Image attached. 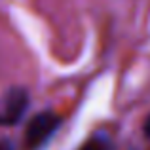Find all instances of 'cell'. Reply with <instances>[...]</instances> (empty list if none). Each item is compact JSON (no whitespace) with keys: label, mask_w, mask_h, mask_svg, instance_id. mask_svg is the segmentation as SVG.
Instances as JSON below:
<instances>
[{"label":"cell","mask_w":150,"mask_h":150,"mask_svg":"<svg viewBox=\"0 0 150 150\" xmlns=\"http://www.w3.org/2000/svg\"><path fill=\"white\" fill-rule=\"evenodd\" d=\"M61 125V118L55 112H40L29 122L25 129V144L27 150H38L46 141L55 133V129Z\"/></svg>","instance_id":"1"},{"label":"cell","mask_w":150,"mask_h":150,"mask_svg":"<svg viewBox=\"0 0 150 150\" xmlns=\"http://www.w3.org/2000/svg\"><path fill=\"white\" fill-rule=\"evenodd\" d=\"M144 135L150 139V116L146 118V122H144Z\"/></svg>","instance_id":"5"},{"label":"cell","mask_w":150,"mask_h":150,"mask_svg":"<svg viewBox=\"0 0 150 150\" xmlns=\"http://www.w3.org/2000/svg\"><path fill=\"white\" fill-rule=\"evenodd\" d=\"M29 106V93L23 88H13L0 97V125H13L23 118Z\"/></svg>","instance_id":"2"},{"label":"cell","mask_w":150,"mask_h":150,"mask_svg":"<svg viewBox=\"0 0 150 150\" xmlns=\"http://www.w3.org/2000/svg\"><path fill=\"white\" fill-rule=\"evenodd\" d=\"M0 150H13V143L8 139H0Z\"/></svg>","instance_id":"4"},{"label":"cell","mask_w":150,"mask_h":150,"mask_svg":"<svg viewBox=\"0 0 150 150\" xmlns=\"http://www.w3.org/2000/svg\"><path fill=\"white\" fill-rule=\"evenodd\" d=\"M78 150H114V148H112V143L106 137L97 135V137H91L89 141H86Z\"/></svg>","instance_id":"3"}]
</instances>
